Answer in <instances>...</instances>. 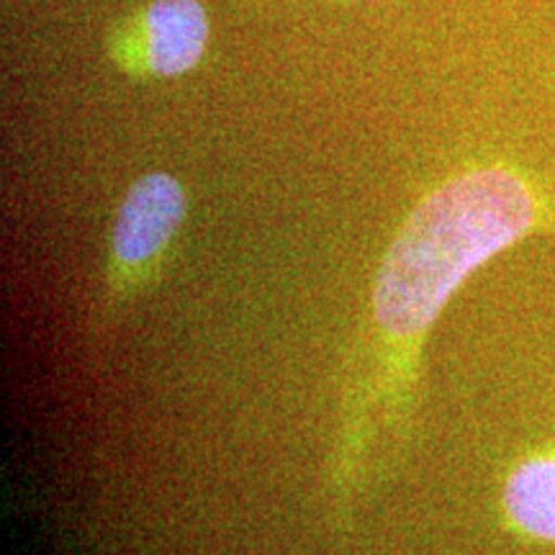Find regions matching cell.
Listing matches in <instances>:
<instances>
[{
  "instance_id": "6da1fadb",
  "label": "cell",
  "mask_w": 555,
  "mask_h": 555,
  "mask_svg": "<svg viewBox=\"0 0 555 555\" xmlns=\"http://www.w3.org/2000/svg\"><path fill=\"white\" fill-rule=\"evenodd\" d=\"M555 227V206L509 165H483L429 191L380 260L371 291L367 356L347 391L332 483L363 481L380 437H404L435 322L463 283L499 253Z\"/></svg>"
},
{
  "instance_id": "7a4b0ae2",
  "label": "cell",
  "mask_w": 555,
  "mask_h": 555,
  "mask_svg": "<svg viewBox=\"0 0 555 555\" xmlns=\"http://www.w3.org/2000/svg\"><path fill=\"white\" fill-rule=\"evenodd\" d=\"M185 211L189 198L183 185L168 172H147L127 191L111 229L103 298L108 322L163 270Z\"/></svg>"
},
{
  "instance_id": "3957f363",
  "label": "cell",
  "mask_w": 555,
  "mask_h": 555,
  "mask_svg": "<svg viewBox=\"0 0 555 555\" xmlns=\"http://www.w3.org/2000/svg\"><path fill=\"white\" fill-rule=\"evenodd\" d=\"M208 18L198 0H152L116 31L111 54L139 78H176L204 57Z\"/></svg>"
},
{
  "instance_id": "277c9868",
  "label": "cell",
  "mask_w": 555,
  "mask_h": 555,
  "mask_svg": "<svg viewBox=\"0 0 555 555\" xmlns=\"http://www.w3.org/2000/svg\"><path fill=\"white\" fill-rule=\"evenodd\" d=\"M502 509L517 532L555 543V446L525 455L506 474Z\"/></svg>"
}]
</instances>
